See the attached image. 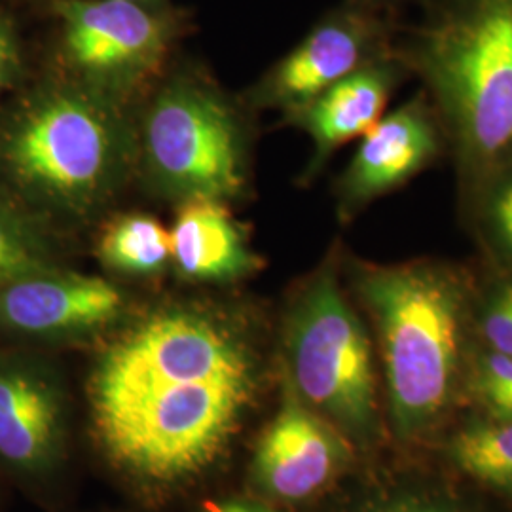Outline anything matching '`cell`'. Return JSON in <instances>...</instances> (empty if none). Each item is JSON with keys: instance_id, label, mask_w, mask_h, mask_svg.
Here are the masks:
<instances>
[{"instance_id": "7a4b0ae2", "label": "cell", "mask_w": 512, "mask_h": 512, "mask_svg": "<svg viewBox=\"0 0 512 512\" xmlns=\"http://www.w3.org/2000/svg\"><path fill=\"white\" fill-rule=\"evenodd\" d=\"M349 281L374 340L391 429L403 442L423 440L467 395L475 270L437 256L353 260Z\"/></svg>"}, {"instance_id": "3957f363", "label": "cell", "mask_w": 512, "mask_h": 512, "mask_svg": "<svg viewBox=\"0 0 512 512\" xmlns=\"http://www.w3.org/2000/svg\"><path fill=\"white\" fill-rule=\"evenodd\" d=\"M399 54L439 114L463 196L512 158V0H446Z\"/></svg>"}, {"instance_id": "9a60e30c", "label": "cell", "mask_w": 512, "mask_h": 512, "mask_svg": "<svg viewBox=\"0 0 512 512\" xmlns=\"http://www.w3.org/2000/svg\"><path fill=\"white\" fill-rule=\"evenodd\" d=\"M459 207L484 264L512 272V158L459 196Z\"/></svg>"}, {"instance_id": "603a6c76", "label": "cell", "mask_w": 512, "mask_h": 512, "mask_svg": "<svg viewBox=\"0 0 512 512\" xmlns=\"http://www.w3.org/2000/svg\"><path fill=\"white\" fill-rule=\"evenodd\" d=\"M203 512H277L272 505L258 499H228L207 505Z\"/></svg>"}, {"instance_id": "5b68a950", "label": "cell", "mask_w": 512, "mask_h": 512, "mask_svg": "<svg viewBox=\"0 0 512 512\" xmlns=\"http://www.w3.org/2000/svg\"><path fill=\"white\" fill-rule=\"evenodd\" d=\"M285 384L353 446L372 448L384 435L378 357L363 313L342 287L330 253L293 294L281 332Z\"/></svg>"}, {"instance_id": "30bf717a", "label": "cell", "mask_w": 512, "mask_h": 512, "mask_svg": "<svg viewBox=\"0 0 512 512\" xmlns=\"http://www.w3.org/2000/svg\"><path fill=\"white\" fill-rule=\"evenodd\" d=\"M353 444L283 384V401L256 442L251 476L256 490L296 505L323 494L348 471Z\"/></svg>"}, {"instance_id": "6da1fadb", "label": "cell", "mask_w": 512, "mask_h": 512, "mask_svg": "<svg viewBox=\"0 0 512 512\" xmlns=\"http://www.w3.org/2000/svg\"><path fill=\"white\" fill-rule=\"evenodd\" d=\"M258 391L249 338L213 311H152L101 353L90 378L93 427L129 475L177 482L224 454Z\"/></svg>"}, {"instance_id": "7402d4cb", "label": "cell", "mask_w": 512, "mask_h": 512, "mask_svg": "<svg viewBox=\"0 0 512 512\" xmlns=\"http://www.w3.org/2000/svg\"><path fill=\"white\" fill-rule=\"evenodd\" d=\"M21 73V50L12 25L0 16V95L8 92Z\"/></svg>"}, {"instance_id": "ffe728a7", "label": "cell", "mask_w": 512, "mask_h": 512, "mask_svg": "<svg viewBox=\"0 0 512 512\" xmlns=\"http://www.w3.org/2000/svg\"><path fill=\"white\" fill-rule=\"evenodd\" d=\"M465 393L490 418L512 420V357L475 346Z\"/></svg>"}, {"instance_id": "e0dca14e", "label": "cell", "mask_w": 512, "mask_h": 512, "mask_svg": "<svg viewBox=\"0 0 512 512\" xmlns=\"http://www.w3.org/2000/svg\"><path fill=\"white\" fill-rule=\"evenodd\" d=\"M446 452L463 475L512 497V420L471 421L454 433Z\"/></svg>"}, {"instance_id": "8992f818", "label": "cell", "mask_w": 512, "mask_h": 512, "mask_svg": "<svg viewBox=\"0 0 512 512\" xmlns=\"http://www.w3.org/2000/svg\"><path fill=\"white\" fill-rule=\"evenodd\" d=\"M141 145L152 183L173 200L224 202L243 190L241 129L230 107L203 86H165L148 109Z\"/></svg>"}, {"instance_id": "44dd1931", "label": "cell", "mask_w": 512, "mask_h": 512, "mask_svg": "<svg viewBox=\"0 0 512 512\" xmlns=\"http://www.w3.org/2000/svg\"><path fill=\"white\" fill-rule=\"evenodd\" d=\"M355 512H478L459 495L427 482L395 484L372 495Z\"/></svg>"}, {"instance_id": "2e32d148", "label": "cell", "mask_w": 512, "mask_h": 512, "mask_svg": "<svg viewBox=\"0 0 512 512\" xmlns=\"http://www.w3.org/2000/svg\"><path fill=\"white\" fill-rule=\"evenodd\" d=\"M52 266L57 253L46 215L0 183V287Z\"/></svg>"}, {"instance_id": "ac0fdd59", "label": "cell", "mask_w": 512, "mask_h": 512, "mask_svg": "<svg viewBox=\"0 0 512 512\" xmlns=\"http://www.w3.org/2000/svg\"><path fill=\"white\" fill-rule=\"evenodd\" d=\"M97 255L120 274H158L171 262L169 232L154 217L122 215L103 230Z\"/></svg>"}, {"instance_id": "d6986e66", "label": "cell", "mask_w": 512, "mask_h": 512, "mask_svg": "<svg viewBox=\"0 0 512 512\" xmlns=\"http://www.w3.org/2000/svg\"><path fill=\"white\" fill-rule=\"evenodd\" d=\"M473 323L476 346L512 357V272L486 266L476 275Z\"/></svg>"}, {"instance_id": "5bb4252c", "label": "cell", "mask_w": 512, "mask_h": 512, "mask_svg": "<svg viewBox=\"0 0 512 512\" xmlns=\"http://www.w3.org/2000/svg\"><path fill=\"white\" fill-rule=\"evenodd\" d=\"M169 243L175 270L190 281L228 283L262 266L219 200L184 202L169 230Z\"/></svg>"}, {"instance_id": "7c38bea8", "label": "cell", "mask_w": 512, "mask_h": 512, "mask_svg": "<svg viewBox=\"0 0 512 512\" xmlns=\"http://www.w3.org/2000/svg\"><path fill=\"white\" fill-rule=\"evenodd\" d=\"M389 52L384 23L374 14L365 8L334 12L270 69L256 86L255 101L289 116Z\"/></svg>"}, {"instance_id": "cb8c5ba5", "label": "cell", "mask_w": 512, "mask_h": 512, "mask_svg": "<svg viewBox=\"0 0 512 512\" xmlns=\"http://www.w3.org/2000/svg\"><path fill=\"white\" fill-rule=\"evenodd\" d=\"M129 2H135V4H143V6H154L158 0H129Z\"/></svg>"}, {"instance_id": "4fadbf2b", "label": "cell", "mask_w": 512, "mask_h": 512, "mask_svg": "<svg viewBox=\"0 0 512 512\" xmlns=\"http://www.w3.org/2000/svg\"><path fill=\"white\" fill-rule=\"evenodd\" d=\"M412 76L399 50L370 61L293 114L285 116L311 139L313 152L302 175L311 183L330 156L374 128L395 92Z\"/></svg>"}, {"instance_id": "52a82bcc", "label": "cell", "mask_w": 512, "mask_h": 512, "mask_svg": "<svg viewBox=\"0 0 512 512\" xmlns=\"http://www.w3.org/2000/svg\"><path fill=\"white\" fill-rule=\"evenodd\" d=\"M63 55L78 80L118 99L156 73L171 23L129 0H57Z\"/></svg>"}, {"instance_id": "8fae6325", "label": "cell", "mask_w": 512, "mask_h": 512, "mask_svg": "<svg viewBox=\"0 0 512 512\" xmlns=\"http://www.w3.org/2000/svg\"><path fill=\"white\" fill-rule=\"evenodd\" d=\"M126 296L107 279L59 264L0 287V336L55 344L78 340L116 323Z\"/></svg>"}, {"instance_id": "9c48e42d", "label": "cell", "mask_w": 512, "mask_h": 512, "mask_svg": "<svg viewBox=\"0 0 512 512\" xmlns=\"http://www.w3.org/2000/svg\"><path fill=\"white\" fill-rule=\"evenodd\" d=\"M448 158V139L427 93L418 90L359 139L336 183V213L348 224L366 207Z\"/></svg>"}, {"instance_id": "ba28073f", "label": "cell", "mask_w": 512, "mask_h": 512, "mask_svg": "<svg viewBox=\"0 0 512 512\" xmlns=\"http://www.w3.org/2000/svg\"><path fill=\"white\" fill-rule=\"evenodd\" d=\"M69 444V401L57 370L35 351L0 348V471L44 488Z\"/></svg>"}, {"instance_id": "277c9868", "label": "cell", "mask_w": 512, "mask_h": 512, "mask_svg": "<svg viewBox=\"0 0 512 512\" xmlns=\"http://www.w3.org/2000/svg\"><path fill=\"white\" fill-rule=\"evenodd\" d=\"M133 154L116 99L80 80L40 86L0 124V183L42 215L86 217L103 207Z\"/></svg>"}]
</instances>
